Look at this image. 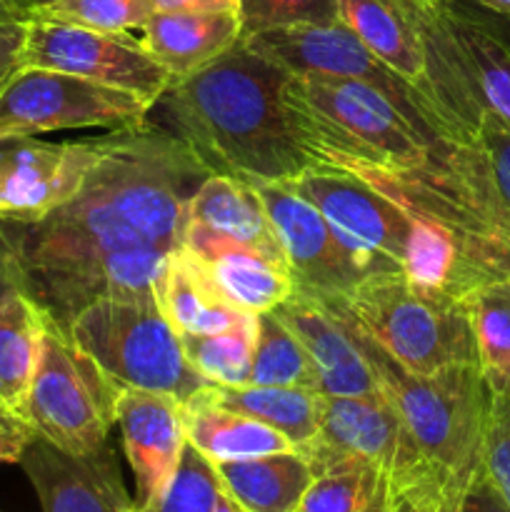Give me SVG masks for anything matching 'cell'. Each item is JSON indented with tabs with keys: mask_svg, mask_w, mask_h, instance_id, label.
<instances>
[{
	"mask_svg": "<svg viewBox=\"0 0 510 512\" xmlns=\"http://www.w3.org/2000/svg\"><path fill=\"white\" fill-rule=\"evenodd\" d=\"M210 170L165 128L108 133L83 188L35 223L8 220L25 293L68 330L103 298H155L165 260L183 248L188 205Z\"/></svg>",
	"mask_w": 510,
	"mask_h": 512,
	"instance_id": "1",
	"label": "cell"
},
{
	"mask_svg": "<svg viewBox=\"0 0 510 512\" xmlns=\"http://www.w3.org/2000/svg\"><path fill=\"white\" fill-rule=\"evenodd\" d=\"M288 78L240 38L213 63L175 78L153 110L210 173L283 183L320 165L290 128L283 105Z\"/></svg>",
	"mask_w": 510,
	"mask_h": 512,
	"instance_id": "2",
	"label": "cell"
},
{
	"mask_svg": "<svg viewBox=\"0 0 510 512\" xmlns=\"http://www.w3.org/2000/svg\"><path fill=\"white\" fill-rule=\"evenodd\" d=\"M283 105L293 135L320 165L348 173L438 168L495 180L483 145L430 143L383 93L358 80L290 75Z\"/></svg>",
	"mask_w": 510,
	"mask_h": 512,
	"instance_id": "3",
	"label": "cell"
},
{
	"mask_svg": "<svg viewBox=\"0 0 510 512\" xmlns=\"http://www.w3.org/2000/svg\"><path fill=\"white\" fill-rule=\"evenodd\" d=\"M323 300L348 323L425 470L450 500L463 505L470 485L485 473V435L493 393L480 365H450L433 375L408 373L355 325L340 298Z\"/></svg>",
	"mask_w": 510,
	"mask_h": 512,
	"instance_id": "4",
	"label": "cell"
},
{
	"mask_svg": "<svg viewBox=\"0 0 510 512\" xmlns=\"http://www.w3.org/2000/svg\"><path fill=\"white\" fill-rule=\"evenodd\" d=\"M360 330L408 373L478 363L468 300L405 275H370L340 298Z\"/></svg>",
	"mask_w": 510,
	"mask_h": 512,
	"instance_id": "5",
	"label": "cell"
},
{
	"mask_svg": "<svg viewBox=\"0 0 510 512\" xmlns=\"http://www.w3.org/2000/svg\"><path fill=\"white\" fill-rule=\"evenodd\" d=\"M65 333L118 390L168 393L188 403L210 385L188 363L180 333L155 298L95 300Z\"/></svg>",
	"mask_w": 510,
	"mask_h": 512,
	"instance_id": "6",
	"label": "cell"
},
{
	"mask_svg": "<svg viewBox=\"0 0 510 512\" xmlns=\"http://www.w3.org/2000/svg\"><path fill=\"white\" fill-rule=\"evenodd\" d=\"M243 40L290 75L343 78L370 85L378 93H383L403 113V118L430 143H468L465 138H460L458 130L448 123V118L413 83H408L403 75L375 58L360 43L358 35L340 20L263 30V33L248 35Z\"/></svg>",
	"mask_w": 510,
	"mask_h": 512,
	"instance_id": "7",
	"label": "cell"
},
{
	"mask_svg": "<svg viewBox=\"0 0 510 512\" xmlns=\"http://www.w3.org/2000/svg\"><path fill=\"white\" fill-rule=\"evenodd\" d=\"M118 393L103 370L48 318L33 383L20 410L38 438L65 453H95L108 445Z\"/></svg>",
	"mask_w": 510,
	"mask_h": 512,
	"instance_id": "8",
	"label": "cell"
},
{
	"mask_svg": "<svg viewBox=\"0 0 510 512\" xmlns=\"http://www.w3.org/2000/svg\"><path fill=\"white\" fill-rule=\"evenodd\" d=\"M153 105L125 90L45 68H20L0 93V135L58 130H130L148 125Z\"/></svg>",
	"mask_w": 510,
	"mask_h": 512,
	"instance_id": "9",
	"label": "cell"
},
{
	"mask_svg": "<svg viewBox=\"0 0 510 512\" xmlns=\"http://www.w3.org/2000/svg\"><path fill=\"white\" fill-rule=\"evenodd\" d=\"M23 68H45L78 75L108 88L125 90L155 105L173 83V75L130 33H103L60 20H28Z\"/></svg>",
	"mask_w": 510,
	"mask_h": 512,
	"instance_id": "10",
	"label": "cell"
},
{
	"mask_svg": "<svg viewBox=\"0 0 510 512\" xmlns=\"http://www.w3.org/2000/svg\"><path fill=\"white\" fill-rule=\"evenodd\" d=\"M298 453L315 475L348 465H370L390 478L430 475L385 393L320 395L318 430Z\"/></svg>",
	"mask_w": 510,
	"mask_h": 512,
	"instance_id": "11",
	"label": "cell"
},
{
	"mask_svg": "<svg viewBox=\"0 0 510 512\" xmlns=\"http://www.w3.org/2000/svg\"><path fill=\"white\" fill-rule=\"evenodd\" d=\"M108 135L48 143L38 135H0V220L35 223L68 203L105 153Z\"/></svg>",
	"mask_w": 510,
	"mask_h": 512,
	"instance_id": "12",
	"label": "cell"
},
{
	"mask_svg": "<svg viewBox=\"0 0 510 512\" xmlns=\"http://www.w3.org/2000/svg\"><path fill=\"white\" fill-rule=\"evenodd\" d=\"M250 185L263 200L280 253L295 278V288L318 298H343L360 278L323 213L298 193L290 180Z\"/></svg>",
	"mask_w": 510,
	"mask_h": 512,
	"instance_id": "13",
	"label": "cell"
},
{
	"mask_svg": "<svg viewBox=\"0 0 510 512\" xmlns=\"http://www.w3.org/2000/svg\"><path fill=\"white\" fill-rule=\"evenodd\" d=\"M20 465L43 512H135L110 443L95 453L73 455L35 438Z\"/></svg>",
	"mask_w": 510,
	"mask_h": 512,
	"instance_id": "14",
	"label": "cell"
},
{
	"mask_svg": "<svg viewBox=\"0 0 510 512\" xmlns=\"http://www.w3.org/2000/svg\"><path fill=\"white\" fill-rule=\"evenodd\" d=\"M115 425L135 475V508H143L163 493L188 445L183 403L168 393L125 388L115 398Z\"/></svg>",
	"mask_w": 510,
	"mask_h": 512,
	"instance_id": "15",
	"label": "cell"
},
{
	"mask_svg": "<svg viewBox=\"0 0 510 512\" xmlns=\"http://www.w3.org/2000/svg\"><path fill=\"white\" fill-rule=\"evenodd\" d=\"M308 353L318 375L320 395L383 393L368 358L343 315L318 295L295 288L285 303L270 310Z\"/></svg>",
	"mask_w": 510,
	"mask_h": 512,
	"instance_id": "16",
	"label": "cell"
},
{
	"mask_svg": "<svg viewBox=\"0 0 510 512\" xmlns=\"http://www.w3.org/2000/svg\"><path fill=\"white\" fill-rule=\"evenodd\" d=\"M430 18L433 10H425L415 0H338L340 23L348 25L375 58L413 83L443 113L433 85Z\"/></svg>",
	"mask_w": 510,
	"mask_h": 512,
	"instance_id": "17",
	"label": "cell"
},
{
	"mask_svg": "<svg viewBox=\"0 0 510 512\" xmlns=\"http://www.w3.org/2000/svg\"><path fill=\"white\" fill-rule=\"evenodd\" d=\"M183 248L195 258L223 248H258L283 255L253 185L215 173L190 198Z\"/></svg>",
	"mask_w": 510,
	"mask_h": 512,
	"instance_id": "18",
	"label": "cell"
},
{
	"mask_svg": "<svg viewBox=\"0 0 510 512\" xmlns=\"http://www.w3.org/2000/svg\"><path fill=\"white\" fill-rule=\"evenodd\" d=\"M243 38L235 13H158L140 28L143 48L168 70L183 78L233 48Z\"/></svg>",
	"mask_w": 510,
	"mask_h": 512,
	"instance_id": "19",
	"label": "cell"
},
{
	"mask_svg": "<svg viewBox=\"0 0 510 512\" xmlns=\"http://www.w3.org/2000/svg\"><path fill=\"white\" fill-rule=\"evenodd\" d=\"M195 263L215 293L245 313H270L295 290V278L283 255L268 250L223 248L195 258Z\"/></svg>",
	"mask_w": 510,
	"mask_h": 512,
	"instance_id": "20",
	"label": "cell"
},
{
	"mask_svg": "<svg viewBox=\"0 0 510 512\" xmlns=\"http://www.w3.org/2000/svg\"><path fill=\"white\" fill-rule=\"evenodd\" d=\"M220 490L245 512H298L315 480L298 450L213 465Z\"/></svg>",
	"mask_w": 510,
	"mask_h": 512,
	"instance_id": "21",
	"label": "cell"
},
{
	"mask_svg": "<svg viewBox=\"0 0 510 512\" xmlns=\"http://www.w3.org/2000/svg\"><path fill=\"white\" fill-rule=\"evenodd\" d=\"M155 300L180 335H218L240 328L253 315L225 303L185 248L173 250L165 260Z\"/></svg>",
	"mask_w": 510,
	"mask_h": 512,
	"instance_id": "22",
	"label": "cell"
},
{
	"mask_svg": "<svg viewBox=\"0 0 510 512\" xmlns=\"http://www.w3.org/2000/svg\"><path fill=\"white\" fill-rule=\"evenodd\" d=\"M183 423L188 443L213 465L295 450L283 433L243 413L220 408L200 390L183 403Z\"/></svg>",
	"mask_w": 510,
	"mask_h": 512,
	"instance_id": "23",
	"label": "cell"
},
{
	"mask_svg": "<svg viewBox=\"0 0 510 512\" xmlns=\"http://www.w3.org/2000/svg\"><path fill=\"white\" fill-rule=\"evenodd\" d=\"M200 393L220 408L235 410L248 418L270 425L303 448L315 435L320 423V393L305 388H280V385H208Z\"/></svg>",
	"mask_w": 510,
	"mask_h": 512,
	"instance_id": "24",
	"label": "cell"
},
{
	"mask_svg": "<svg viewBox=\"0 0 510 512\" xmlns=\"http://www.w3.org/2000/svg\"><path fill=\"white\" fill-rule=\"evenodd\" d=\"M448 20L480 105L510 125V48L473 13L470 3L455 0Z\"/></svg>",
	"mask_w": 510,
	"mask_h": 512,
	"instance_id": "25",
	"label": "cell"
},
{
	"mask_svg": "<svg viewBox=\"0 0 510 512\" xmlns=\"http://www.w3.org/2000/svg\"><path fill=\"white\" fill-rule=\"evenodd\" d=\"M48 315L28 293H18L0 308V405L23 410L33 383Z\"/></svg>",
	"mask_w": 510,
	"mask_h": 512,
	"instance_id": "26",
	"label": "cell"
},
{
	"mask_svg": "<svg viewBox=\"0 0 510 512\" xmlns=\"http://www.w3.org/2000/svg\"><path fill=\"white\" fill-rule=\"evenodd\" d=\"M468 313L490 393H510V278L480 285L468 298Z\"/></svg>",
	"mask_w": 510,
	"mask_h": 512,
	"instance_id": "27",
	"label": "cell"
},
{
	"mask_svg": "<svg viewBox=\"0 0 510 512\" xmlns=\"http://www.w3.org/2000/svg\"><path fill=\"white\" fill-rule=\"evenodd\" d=\"M248 383L305 388L318 393V375L308 353L273 313H258V333H255Z\"/></svg>",
	"mask_w": 510,
	"mask_h": 512,
	"instance_id": "28",
	"label": "cell"
},
{
	"mask_svg": "<svg viewBox=\"0 0 510 512\" xmlns=\"http://www.w3.org/2000/svg\"><path fill=\"white\" fill-rule=\"evenodd\" d=\"M258 315L218 335H180L188 363L210 385H245L250 380Z\"/></svg>",
	"mask_w": 510,
	"mask_h": 512,
	"instance_id": "29",
	"label": "cell"
},
{
	"mask_svg": "<svg viewBox=\"0 0 510 512\" xmlns=\"http://www.w3.org/2000/svg\"><path fill=\"white\" fill-rule=\"evenodd\" d=\"M390 493V475L370 465H348L315 475L298 512H368Z\"/></svg>",
	"mask_w": 510,
	"mask_h": 512,
	"instance_id": "30",
	"label": "cell"
},
{
	"mask_svg": "<svg viewBox=\"0 0 510 512\" xmlns=\"http://www.w3.org/2000/svg\"><path fill=\"white\" fill-rule=\"evenodd\" d=\"M155 8L150 0H53L28 10L35 18L60 20L103 33H130L148 23Z\"/></svg>",
	"mask_w": 510,
	"mask_h": 512,
	"instance_id": "31",
	"label": "cell"
},
{
	"mask_svg": "<svg viewBox=\"0 0 510 512\" xmlns=\"http://www.w3.org/2000/svg\"><path fill=\"white\" fill-rule=\"evenodd\" d=\"M220 493L223 490L213 463L188 443L163 493L143 508H135V512H215Z\"/></svg>",
	"mask_w": 510,
	"mask_h": 512,
	"instance_id": "32",
	"label": "cell"
},
{
	"mask_svg": "<svg viewBox=\"0 0 510 512\" xmlns=\"http://www.w3.org/2000/svg\"><path fill=\"white\" fill-rule=\"evenodd\" d=\"M238 18L243 38L288 25L335 23L338 0H240Z\"/></svg>",
	"mask_w": 510,
	"mask_h": 512,
	"instance_id": "33",
	"label": "cell"
},
{
	"mask_svg": "<svg viewBox=\"0 0 510 512\" xmlns=\"http://www.w3.org/2000/svg\"><path fill=\"white\" fill-rule=\"evenodd\" d=\"M485 478L510 510V393H493L485 435Z\"/></svg>",
	"mask_w": 510,
	"mask_h": 512,
	"instance_id": "34",
	"label": "cell"
},
{
	"mask_svg": "<svg viewBox=\"0 0 510 512\" xmlns=\"http://www.w3.org/2000/svg\"><path fill=\"white\" fill-rule=\"evenodd\" d=\"M390 485H393L390 512H460L463 508L450 500L430 475L390 478Z\"/></svg>",
	"mask_w": 510,
	"mask_h": 512,
	"instance_id": "35",
	"label": "cell"
},
{
	"mask_svg": "<svg viewBox=\"0 0 510 512\" xmlns=\"http://www.w3.org/2000/svg\"><path fill=\"white\" fill-rule=\"evenodd\" d=\"M28 10L15 0H0V93L23 68V48L28 38Z\"/></svg>",
	"mask_w": 510,
	"mask_h": 512,
	"instance_id": "36",
	"label": "cell"
},
{
	"mask_svg": "<svg viewBox=\"0 0 510 512\" xmlns=\"http://www.w3.org/2000/svg\"><path fill=\"white\" fill-rule=\"evenodd\" d=\"M478 140L483 145L485 155H488L500 200H503L510 218V125L503 123L490 110H485L483 118H480Z\"/></svg>",
	"mask_w": 510,
	"mask_h": 512,
	"instance_id": "37",
	"label": "cell"
},
{
	"mask_svg": "<svg viewBox=\"0 0 510 512\" xmlns=\"http://www.w3.org/2000/svg\"><path fill=\"white\" fill-rule=\"evenodd\" d=\"M35 438L38 433L20 410L0 405V465H20L25 450Z\"/></svg>",
	"mask_w": 510,
	"mask_h": 512,
	"instance_id": "38",
	"label": "cell"
},
{
	"mask_svg": "<svg viewBox=\"0 0 510 512\" xmlns=\"http://www.w3.org/2000/svg\"><path fill=\"white\" fill-rule=\"evenodd\" d=\"M18 293H25V268L8 220H0V308Z\"/></svg>",
	"mask_w": 510,
	"mask_h": 512,
	"instance_id": "39",
	"label": "cell"
},
{
	"mask_svg": "<svg viewBox=\"0 0 510 512\" xmlns=\"http://www.w3.org/2000/svg\"><path fill=\"white\" fill-rule=\"evenodd\" d=\"M460 512H510L508 505L503 503V498L498 495V490L493 488L485 473L470 485V490L463 498V508Z\"/></svg>",
	"mask_w": 510,
	"mask_h": 512,
	"instance_id": "40",
	"label": "cell"
},
{
	"mask_svg": "<svg viewBox=\"0 0 510 512\" xmlns=\"http://www.w3.org/2000/svg\"><path fill=\"white\" fill-rule=\"evenodd\" d=\"M158 13H235L240 0H150Z\"/></svg>",
	"mask_w": 510,
	"mask_h": 512,
	"instance_id": "41",
	"label": "cell"
},
{
	"mask_svg": "<svg viewBox=\"0 0 510 512\" xmlns=\"http://www.w3.org/2000/svg\"><path fill=\"white\" fill-rule=\"evenodd\" d=\"M468 3H470V0H468ZM470 8H473V13L478 15V18L483 20V23L488 25V28L493 30V33L498 35V38L503 40V43L508 45V48H510V18H508V15L490 13V10L478 8V5H475V3H470Z\"/></svg>",
	"mask_w": 510,
	"mask_h": 512,
	"instance_id": "42",
	"label": "cell"
},
{
	"mask_svg": "<svg viewBox=\"0 0 510 512\" xmlns=\"http://www.w3.org/2000/svg\"><path fill=\"white\" fill-rule=\"evenodd\" d=\"M470 3H475L483 10H490V13L508 15L510 18V0H470Z\"/></svg>",
	"mask_w": 510,
	"mask_h": 512,
	"instance_id": "43",
	"label": "cell"
},
{
	"mask_svg": "<svg viewBox=\"0 0 510 512\" xmlns=\"http://www.w3.org/2000/svg\"><path fill=\"white\" fill-rule=\"evenodd\" d=\"M415 3L423 5L425 10H433V13H440V10H448L455 0H415Z\"/></svg>",
	"mask_w": 510,
	"mask_h": 512,
	"instance_id": "44",
	"label": "cell"
},
{
	"mask_svg": "<svg viewBox=\"0 0 510 512\" xmlns=\"http://www.w3.org/2000/svg\"><path fill=\"white\" fill-rule=\"evenodd\" d=\"M215 512H245L243 508H238V505L233 503V500L228 498L225 493H220V500H218V508H215Z\"/></svg>",
	"mask_w": 510,
	"mask_h": 512,
	"instance_id": "45",
	"label": "cell"
},
{
	"mask_svg": "<svg viewBox=\"0 0 510 512\" xmlns=\"http://www.w3.org/2000/svg\"><path fill=\"white\" fill-rule=\"evenodd\" d=\"M390 500H393V485H390V493L385 495V498L380 500V503L375 505L373 510H368V512H390Z\"/></svg>",
	"mask_w": 510,
	"mask_h": 512,
	"instance_id": "46",
	"label": "cell"
},
{
	"mask_svg": "<svg viewBox=\"0 0 510 512\" xmlns=\"http://www.w3.org/2000/svg\"><path fill=\"white\" fill-rule=\"evenodd\" d=\"M15 3H18L20 8H25V10H33V8H38V5L53 3V0H15Z\"/></svg>",
	"mask_w": 510,
	"mask_h": 512,
	"instance_id": "47",
	"label": "cell"
}]
</instances>
